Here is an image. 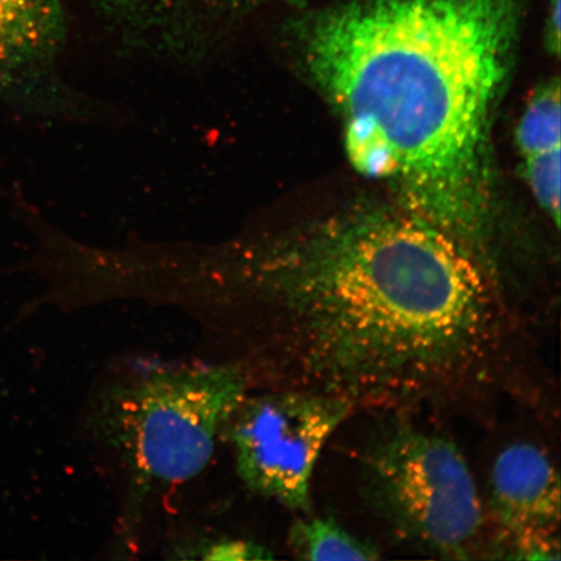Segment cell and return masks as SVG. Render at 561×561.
Returning a JSON list of instances; mask_svg holds the SVG:
<instances>
[{"label": "cell", "mask_w": 561, "mask_h": 561, "mask_svg": "<svg viewBox=\"0 0 561 561\" xmlns=\"http://www.w3.org/2000/svg\"><path fill=\"white\" fill-rule=\"evenodd\" d=\"M489 507L495 529L486 558L560 559V479L543 448L517 442L497 455Z\"/></svg>", "instance_id": "8992f818"}, {"label": "cell", "mask_w": 561, "mask_h": 561, "mask_svg": "<svg viewBox=\"0 0 561 561\" xmlns=\"http://www.w3.org/2000/svg\"><path fill=\"white\" fill-rule=\"evenodd\" d=\"M65 37L60 0H0V98L25 100L45 87Z\"/></svg>", "instance_id": "52a82bcc"}, {"label": "cell", "mask_w": 561, "mask_h": 561, "mask_svg": "<svg viewBox=\"0 0 561 561\" xmlns=\"http://www.w3.org/2000/svg\"><path fill=\"white\" fill-rule=\"evenodd\" d=\"M523 163L561 156L560 83L551 80L526 104L516 131Z\"/></svg>", "instance_id": "9c48e42d"}, {"label": "cell", "mask_w": 561, "mask_h": 561, "mask_svg": "<svg viewBox=\"0 0 561 561\" xmlns=\"http://www.w3.org/2000/svg\"><path fill=\"white\" fill-rule=\"evenodd\" d=\"M354 412L343 399L299 389L245 398L227 426L238 476L252 493L308 514L316 462Z\"/></svg>", "instance_id": "5b68a950"}, {"label": "cell", "mask_w": 561, "mask_h": 561, "mask_svg": "<svg viewBox=\"0 0 561 561\" xmlns=\"http://www.w3.org/2000/svg\"><path fill=\"white\" fill-rule=\"evenodd\" d=\"M263 2L266 0H161L168 9L188 20L229 16Z\"/></svg>", "instance_id": "30bf717a"}, {"label": "cell", "mask_w": 561, "mask_h": 561, "mask_svg": "<svg viewBox=\"0 0 561 561\" xmlns=\"http://www.w3.org/2000/svg\"><path fill=\"white\" fill-rule=\"evenodd\" d=\"M289 546L304 560H378L380 550L351 535L333 517L311 516L291 526Z\"/></svg>", "instance_id": "ba28073f"}, {"label": "cell", "mask_w": 561, "mask_h": 561, "mask_svg": "<svg viewBox=\"0 0 561 561\" xmlns=\"http://www.w3.org/2000/svg\"><path fill=\"white\" fill-rule=\"evenodd\" d=\"M560 0H551L549 16L546 20L545 42L552 55L560 53Z\"/></svg>", "instance_id": "7c38bea8"}, {"label": "cell", "mask_w": 561, "mask_h": 561, "mask_svg": "<svg viewBox=\"0 0 561 561\" xmlns=\"http://www.w3.org/2000/svg\"><path fill=\"white\" fill-rule=\"evenodd\" d=\"M518 21V0H351L298 31L351 163L476 254L490 209V117Z\"/></svg>", "instance_id": "7a4b0ae2"}, {"label": "cell", "mask_w": 561, "mask_h": 561, "mask_svg": "<svg viewBox=\"0 0 561 561\" xmlns=\"http://www.w3.org/2000/svg\"><path fill=\"white\" fill-rule=\"evenodd\" d=\"M245 270L277 389L405 416L552 410L533 327L479 255L409 209L332 217Z\"/></svg>", "instance_id": "6da1fadb"}, {"label": "cell", "mask_w": 561, "mask_h": 561, "mask_svg": "<svg viewBox=\"0 0 561 561\" xmlns=\"http://www.w3.org/2000/svg\"><path fill=\"white\" fill-rule=\"evenodd\" d=\"M249 389L233 364L153 369L105 391L94 423L137 488L179 485L206 468Z\"/></svg>", "instance_id": "3957f363"}, {"label": "cell", "mask_w": 561, "mask_h": 561, "mask_svg": "<svg viewBox=\"0 0 561 561\" xmlns=\"http://www.w3.org/2000/svg\"><path fill=\"white\" fill-rule=\"evenodd\" d=\"M203 559L259 560L271 559L272 553L264 547L244 541L217 542L206 547Z\"/></svg>", "instance_id": "8fae6325"}, {"label": "cell", "mask_w": 561, "mask_h": 561, "mask_svg": "<svg viewBox=\"0 0 561 561\" xmlns=\"http://www.w3.org/2000/svg\"><path fill=\"white\" fill-rule=\"evenodd\" d=\"M362 455L364 495L404 542L442 559L479 558L485 539L474 477L453 440L405 415Z\"/></svg>", "instance_id": "277c9868"}]
</instances>
